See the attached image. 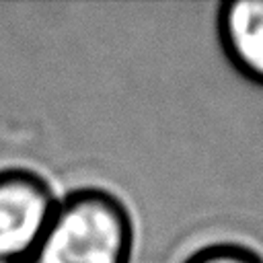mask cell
<instances>
[{
  "label": "cell",
  "instance_id": "277c9868",
  "mask_svg": "<svg viewBox=\"0 0 263 263\" xmlns=\"http://www.w3.org/2000/svg\"><path fill=\"white\" fill-rule=\"evenodd\" d=\"M183 263H263V255L238 242H214L191 253Z\"/></svg>",
  "mask_w": 263,
  "mask_h": 263
},
{
  "label": "cell",
  "instance_id": "7a4b0ae2",
  "mask_svg": "<svg viewBox=\"0 0 263 263\" xmlns=\"http://www.w3.org/2000/svg\"><path fill=\"white\" fill-rule=\"evenodd\" d=\"M60 195L25 166L0 168V259H31Z\"/></svg>",
  "mask_w": 263,
  "mask_h": 263
},
{
  "label": "cell",
  "instance_id": "5b68a950",
  "mask_svg": "<svg viewBox=\"0 0 263 263\" xmlns=\"http://www.w3.org/2000/svg\"><path fill=\"white\" fill-rule=\"evenodd\" d=\"M0 263H29L27 259H0Z\"/></svg>",
  "mask_w": 263,
  "mask_h": 263
},
{
  "label": "cell",
  "instance_id": "6da1fadb",
  "mask_svg": "<svg viewBox=\"0 0 263 263\" xmlns=\"http://www.w3.org/2000/svg\"><path fill=\"white\" fill-rule=\"evenodd\" d=\"M134 218L109 189L78 187L58 199L29 263H129Z\"/></svg>",
  "mask_w": 263,
  "mask_h": 263
},
{
  "label": "cell",
  "instance_id": "3957f363",
  "mask_svg": "<svg viewBox=\"0 0 263 263\" xmlns=\"http://www.w3.org/2000/svg\"><path fill=\"white\" fill-rule=\"evenodd\" d=\"M216 33L232 68L263 86V0L220 2Z\"/></svg>",
  "mask_w": 263,
  "mask_h": 263
}]
</instances>
